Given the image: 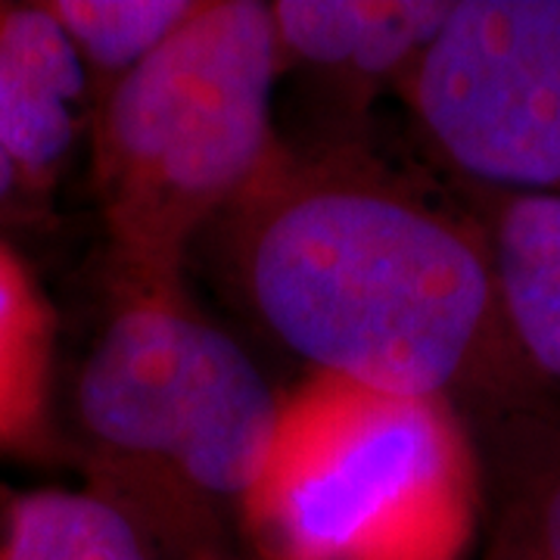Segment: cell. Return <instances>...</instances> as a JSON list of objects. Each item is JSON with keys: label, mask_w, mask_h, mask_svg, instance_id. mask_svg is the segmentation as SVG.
Listing matches in <instances>:
<instances>
[{"label": "cell", "mask_w": 560, "mask_h": 560, "mask_svg": "<svg viewBox=\"0 0 560 560\" xmlns=\"http://www.w3.org/2000/svg\"><path fill=\"white\" fill-rule=\"evenodd\" d=\"M249 296L315 374L448 399L455 389L533 408L504 334L480 224L355 165L256 180Z\"/></svg>", "instance_id": "obj_1"}, {"label": "cell", "mask_w": 560, "mask_h": 560, "mask_svg": "<svg viewBox=\"0 0 560 560\" xmlns=\"http://www.w3.org/2000/svg\"><path fill=\"white\" fill-rule=\"evenodd\" d=\"M482 474L455 401L312 374L280 420L246 521L275 560H460Z\"/></svg>", "instance_id": "obj_2"}, {"label": "cell", "mask_w": 560, "mask_h": 560, "mask_svg": "<svg viewBox=\"0 0 560 560\" xmlns=\"http://www.w3.org/2000/svg\"><path fill=\"white\" fill-rule=\"evenodd\" d=\"M280 57L271 3L200 0L116 81L97 160L113 241L138 293L168 290L202 221L271 168Z\"/></svg>", "instance_id": "obj_3"}, {"label": "cell", "mask_w": 560, "mask_h": 560, "mask_svg": "<svg viewBox=\"0 0 560 560\" xmlns=\"http://www.w3.org/2000/svg\"><path fill=\"white\" fill-rule=\"evenodd\" d=\"M411 103L492 197H560V0H455L411 66Z\"/></svg>", "instance_id": "obj_4"}, {"label": "cell", "mask_w": 560, "mask_h": 560, "mask_svg": "<svg viewBox=\"0 0 560 560\" xmlns=\"http://www.w3.org/2000/svg\"><path fill=\"white\" fill-rule=\"evenodd\" d=\"M209 327L168 290L138 293L88 355L79 411L97 440L131 458L172 460L200 381Z\"/></svg>", "instance_id": "obj_5"}, {"label": "cell", "mask_w": 560, "mask_h": 560, "mask_svg": "<svg viewBox=\"0 0 560 560\" xmlns=\"http://www.w3.org/2000/svg\"><path fill=\"white\" fill-rule=\"evenodd\" d=\"M482 234L514 361L536 405L560 411V197H492Z\"/></svg>", "instance_id": "obj_6"}, {"label": "cell", "mask_w": 560, "mask_h": 560, "mask_svg": "<svg viewBox=\"0 0 560 560\" xmlns=\"http://www.w3.org/2000/svg\"><path fill=\"white\" fill-rule=\"evenodd\" d=\"M280 396L237 342L209 327L200 381L172 464L212 495L241 499L259 480L278 433Z\"/></svg>", "instance_id": "obj_7"}, {"label": "cell", "mask_w": 560, "mask_h": 560, "mask_svg": "<svg viewBox=\"0 0 560 560\" xmlns=\"http://www.w3.org/2000/svg\"><path fill=\"white\" fill-rule=\"evenodd\" d=\"M54 315L25 261L0 243V445L38 436L47 418Z\"/></svg>", "instance_id": "obj_8"}, {"label": "cell", "mask_w": 560, "mask_h": 560, "mask_svg": "<svg viewBox=\"0 0 560 560\" xmlns=\"http://www.w3.org/2000/svg\"><path fill=\"white\" fill-rule=\"evenodd\" d=\"M508 430L492 560H560V411L533 405Z\"/></svg>", "instance_id": "obj_9"}, {"label": "cell", "mask_w": 560, "mask_h": 560, "mask_svg": "<svg viewBox=\"0 0 560 560\" xmlns=\"http://www.w3.org/2000/svg\"><path fill=\"white\" fill-rule=\"evenodd\" d=\"M7 560H150L138 529L113 501L38 489L7 508Z\"/></svg>", "instance_id": "obj_10"}, {"label": "cell", "mask_w": 560, "mask_h": 560, "mask_svg": "<svg viewBox=\"0 0 560 560\" xmlns=\"http://www.w3.org/2000/svg\"><path fill=\"white\" fill-rule=\"evenodd\" d=\"M62 22L84 66L128 75L153 57L200 7V0H57L47 3Z\"/></svg>", "instance_id": "obj_11"}, {"label": "cell", "mask_w": 560, "mask_h": 560, "mask_svg": "<svg viewBox=\"0 0 560 560\" xmlns=\"http://www.w3.org/2000/svg\"><path fill=\"white\" fill-rule=\"evenodd\" d=\"M0 62L72 109L84 94V60L47 3H0Z\"/></svg>", "instance_id": "obj_12"}, {"label": "cell", "mask_w": 560, "mask_h": 560, "mask_svg": "<svg viewBox=\"0 0 560 560\" xmlns=\"http://www.w3.org/2000/svg\"><path fill=\"white\" fill-rule=\"evenodd\" d=\"M75 143L72 109L0 62V150L25 184L50 178Z\"/></svg>", "instance_id": "obj_13"}, {"label": "cell", "mask_w": 560, "mask_h": 560, "mask_svg": "<svg viewBox=\"0 0 560 560\" xmlns=\"http://www.w3.org/2000/svg\"><path fill=\"white\" fill-rule=\"evenodd\" d=\"M371 0H278L271 22L280 54L315 66H349L359 57Z\"/></svg>", "instance_id": "obj_14"}, {"label": "cell", "mask_w": 560, "mask_h": 560, "mask_svg": "<svg viewBox=\"0 0 560 560\" xmlns=\"http://www.w3.org/2000/svg\"><path fill=\"white\" fill-rule=\"evenodd\" d=\"M20 184H25V180H22V175H20V168H16L13 162L7 160V153L0 150V206H3V202L13 197V190H16Z\"/></svg>", "instance_id": "obj_15"}, {"label": "cell", "mask_w": 560, "mask_h": 560, "mask_svg": "<svg viewBox=\"0 0 560 560\" xmlns=\"http://www.w3.org/2000/svg\"><path fill=\"white\" fill-rule=\"evenodd\" d=\"M0 560H7V558H3V551H0Z\"/></svg>", "instance_id": "obj_16"}]
</instances>
